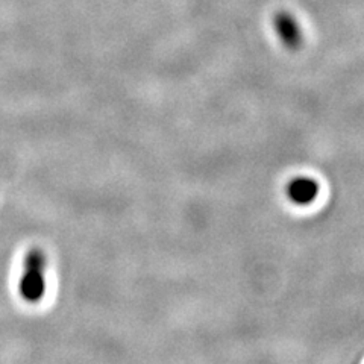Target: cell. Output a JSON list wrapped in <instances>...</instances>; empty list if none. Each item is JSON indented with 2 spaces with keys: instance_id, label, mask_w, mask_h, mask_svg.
Returning a JSON list of instances; mask_svg holds the SVG:
<instances>
[{
  "instance_id": "1",
  "label": "cell",
  "mask_w": 364,
  "mask_h": 364,
  "mask_svg": "<svg viewBox=\"0 0 364 364\" xmlns=\"http://www.w3.org/2000/svg\"><path fill=\"white\" fill-rule=\"evenodd\" d=\"M46 255L41 249H31L23 263L18 293L29 304H37L46 293Z\"/></svg>"
},
{
  "instance_id": "2",
  "label": "cell",
  "mask_w": 364,
  "mask_h": 364,
  "mask_svg": "<svg viewBox=\"0 0 364 364\" xmlns=\"http://www.w3.org/2000/svg\"><path fill=\"white\" fill-rule=\"evenodd\" d=\"M273 26H275L278 37L287 48H299V44L302 41V33L298 21H296V18L291 14L284 13V11L282 13H278L275 16V20H273Z\"/></svg>"
},
{
  "instance_id": "3",
  "label": "cell",
  "mask_w": 364,
  "mask_h": 364,
  "mask_svg": "<svg viewBox=\"0 0 364 364\" xmlns=\"http://www.w3.org/2000/svg\"><path fill=\"white\" fill-rule=\"evenodd\" d=\"M318 195V184L311 178H296L287 187V196L296 205H310Z\"/></svg>"
}]
</instances>
